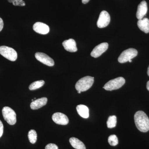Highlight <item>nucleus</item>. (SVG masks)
<instances>
[{"label":"nucleus","instance_id":"1","mask_svg":"<svg viewBox=\"0 0 149 149\" xmlns=\"http://www.w3.org/2000/svg\"><path fill=\"white\" fill-rule=\"evenodd\" d=\"M136 127L142 132L146 133L149 130V118L144 112L139 111L134 115Z\"/></svg>","mask_w":149,"mask_h":149},{"label":"nucleus","instance_id":"6","mask_svg":"<svg viewBox=\"0 0 149 149\" xmlns=\"http://www.w3.org/2000/svg\"><path fill=\"white\" fill-rule=\"evenodd\" d=\"M138 51L136 49L130 48L123 52L118 58L120 63H125L134 58L138 55Z\"/></svg>","mask_w":149,"mask_h":149},{"label":"nucleus","instance_id":"18","mask_svg":"<svg viewBox=\"0 0 149 149\" xmlns=\"http://www.w3.org/2000/svg\"><path fill=\"white\" fill-rule=\"evenodd\" d=\"M45 83V81L42 80L35 81L30 84L29 87V89L30 91L37 90V89L42 87Z\"/></svg>","mask_w":149,"mask_h":149},{"label":"nucleus","instance_id":"9","mask_svg":"<svg viewBox=\"0 0 149 149\" xmlns=\"http://www.w3.org/2000/svg\"><path fill=\"white\" fill-rule=\"evenodd\" d=\"M109 44L107 43H102L96 46L93 49L91 52V56L95 58L99 57L107 50Z\"/></svg>","mask_w":149,"mask_h":149},{"label":"nucleus","instance_id":"12","mask_svg":"<svg viewBox=\"0 0 149 149\" xmlns=\"http://www.w3.org/2000/svg\"><path fill=\"white\" fill-rule=\"evenodd\" d=\"M148 11V6L146 2L142 1L138 6V9L136 13V17L139 19L143 18Z\"/></svg>","mask_w":149,"mask_h":149},{"label":"nucleus","instance_id":"17","mask_svg":"<svg viewBox=\"0 0 149 149\" xmlns=\"http://www.w3.org/2000/svg\"><path fill=\"white\" fill-rule=\"evenodd\" d=\"M69 142L72 146L76 149H86L85 145L82 141L77 138L72 137L69 139Z\"/></svg>","mask_w":149,"mask_h":149},{"label":"nucleus","instance_id":"3","mask_svg":"<svg viewBox=\"0 0 149 149\" xmlns=\"http://www.w3.org/2000/svg\"><path fill=\"white\" fill-rule=\"evenodd\" d=\"M125 83V80L123 77H118L110 80L106 83L103 88L106 91H113L119 89L122 87Z\"/></svg>","mask_w":149,"mask_h":149},{"label":"nucleus","instance_id":"8","mask_svg":"<svg viewBox=\"0 0 149 149\" xmlns=\"http://www.w3.org/2000/svg\"><path fill=\"white\" fill-rule=\"evenodd\" d=\"M35 57L37 60L47 66H53L54 65V60L45 54L37 52L35 54Z\"/></svg>","mask_w":149,"mask_h":149},{"label":"nucleus","instance_id":"15","mask_svg":"<svg viewBox=\"0 0 149 149\" xmlns=\"http://www.w3.org/2000/svg\"><path fill=\"white\" fill-rule=\"evenodd\" d=\"M138 27L141 31L146 33L149 32V19L148 18H144L139 19L137 22Z\"/></svg>","mask_w":149,"mask_h":149},{"label":"nucleus","instance_id":"19","mask_svg":"<svg viewBox=\"0 0 149 149\" xmlns=\"http://www.w3.org/2000/svg\"><path fill=\"white\" fill-rule=\"evenodd\" d=\"M117 118L116 116H111L108 118L107 121V126L109 128H114L116 125Z\"/></svg>","mask_w":149,"mask_h":149},{"label":"nucleus","instance_id":"14","mask_svg":"<svg viewBox=\"0 0 149 149\" xmlns=\"http://www.w3.org/2000/svg\"><path fill=\"white\" fill-rule=\"evenodd\" d=\"M47 98L46 97L37 99L32 102L30 104V108L33 110L39 109L45 105L47 102Z\"/></svg>","mask_w":149,"mask_h":149},{"label":"nucleus","instance_id":"31","mask_svg":"<svg viewBox=\"0 0 149 149\" xmlns=\"http://www.w3.org/2000/svg\"><path fill=\"white\" fill-rule=\"evenodd\" d=\"M132 61V60H130V61H129V62H131Z\"/></svg>","mask_w":149,"mask_h":149},{"label":"nucleus","instance_id":"25","mask_svg":"<svg viewBox=\"0 0 149 149\" xmlns=\"http://www.w3.org/2000/svg\"><path fill=\"white\" fill-rule=\"evenodd\" d=\"M3 21L2 19L0 17V32L2 31L3 28Z\"/></svg>","mask_w":149,"mask_h":149},{"label":"nucleus","instance_id":"10","mask_svg":"<svg viewBox=\"0 0 149 149\" xmlns=\"http://www.w3.org/2000/svg\"><path fill=\"white\" fill-rule=\"evenodd\" d=\"M52 118L54 122L58 125H66L69 123V119L67 116L60 112L54 113Z\"/></svg>","mask_w":149,"mask_h":149},{"label":"nucleus","instance_id":"24","mask_svg":"<svg viewBox=\"0 0 149 149\" xmlns=\"http://www.w3.org/2000/svg\"><path fill=\"white\" fill-rule=\"evenodd\" d=\"M3 132V125L2 121L0 120V138L2 136Z\"/></svg>","mask_w":149,"mask_h":149},{"label":"nucleus","instance_id":"26","mask_svg":"<svg viewBox=\"0 0 149 149\" xmlns=\"http://www.w3.org/2000/svg\"><path fill=\"white\" fill-rule=\"evenodd\" d=\"M90 1V0H82V1L83 4H86Z\"/></svg>","mask_w":149,"mask_h":149},{"label":"nucleus","instance_id":"11","mask_svg":"<svg viewBox=\"0 0 149 149\" xmlns=\"http://www.w3.org/2000/svg\"><path fill=\"white\" fill-rule=\"evenodd\" d=\"M33 30L35 32L41 35H46L49 32V26L41 22H37L33 26Z\"/></svg>","mask_w":149,"mask_h":149},{"label":"nucleus","instance_id":"27","mask_svg":"<svg viewBox=\"0 0 149 149\" xmlns=\"http://www.w3.org/2000/svg\"><path fill=\"white\" fill-rule=\"evenodd\" d=\"M146 88L147 90L149 91V81L147 82Z\"/></svg>","mask_w":149,"mask_h":149},{"label":"nucleus","instance_id":"30","mask_svg":"<svg viewBox=\"0 0 149 149\" xmlns=\"http://www.w3.org/2000/svg\"><path fill=\"white\" fill-rule=\"evenodd\" d=\"M77 93H79V94H80V93H81V91H77Z\"/></svg>","mask_w":149,"mask_h":149},{"label":"nucleus","instance_id":"7","mask_svg":"<svg viewBox=\"0 0 149 149\" xmlns=\"http://www.w3.org/2000/svg\"><path fill=\"white\" fill-rule=\"evenodd\" d=\"M110 22V16L109 14L106 11L103 10L100 14L97 22V26L100 28H104L109 25Z\"/></svg>","mask_w":149,"mask_h":149},{"label":"nucleus","instance_id":"29","mask_svg":"<svg viewBox=\"0 0 149 149\" xmlns=\"http://www.w3.org/2000/svg\"><path fill=\"white\" fill-rule=\"evenodd\" d=\"M147 73H148V75L149 76V66L148 68V71H147Z\"/></svg>","mask_w":149,"mask_h":149},{"label":"nucleus","instance_id":"32","mask_svg":"<svg viewBox=\"0 0 149 149\" xmlns=\"http://www.w3.org/2000/svg\"><path fill=\"white\" fill-rule=\"evenodd\" d=\"M34 101V99H32V102Z\"/></svg>","mask_w":149,"mask_h":149},{"label":"nucleus","instance_id":"2","mask_svg":"<svg viewBox=\"0 0 149 149\" xmlns=\"http://www.w3.org/2000/svg\"><path fill=\"white\" fill-rule=\"evenodd\" d=\"M94 79V77L90 76H85L81 78L75 84V89L77 91L81 92L88 91L93 85Z\"/></svg>","mask_w":149,"mask_h":149},{"label":"nucleus","instance_id":"16","mask_svg":"<svg viewBox=\"0 0 149 149\" xmlns=\"http://www.w3.org/2000/svg\"><path fill=\"white\" fill-rule=\"evenodd\" d=\"M76 110L78 114L83 118H87L89 116V110L88 108L84 105L80 104L76 107Z\"/></svg>","mask_w":149,"mask_h":149},{"label":"nucleus","instance_id":"33","mask_svg":"<svg viewBox=\"0 0 149 149\" xmlns=\"http://www.w3.org/2000/svg\"><path fill=\"white\" fill-rule=\"evenodd\" d=\"M34 99H35H35H36V98L35 97V98H34Z\"/></svg>","mask_w":149,"mask_h":149},{"label":"nucleus","instance_id":"13","mask_svg":"<svg viewBox=\"0 0 149 149\" xmlns=\"http://www.w3.org/2000/svg\"><path fill=\"white\" fill-rule=\"evenodd\" d=\"M62 45L65 49L68 52H75L77 50L76 42L73 39H70L69 40H65L62 43Z\"/></svg>","mask_w":149,"mask_h":149},{"label":"nucleus","instance_id":"5","mask_svg":"<svg viewBox=\"0 0 149 149\" xmlns=\"http://www.w3.org/2000/svg\"><path fill=\"white\" fill-rule=\"evenodd\" d=\"M0 54L10 61H15L17 59V54L16 51L12 48L7 46L0 47Z\"/></svg>","mask_w":149,"mask_h":149},{"label":"nucleus","instance_id":"21","mask_svg":"<svg viewBox=\"0 0 149 149\" xmlns=\"http://www.w3.org/2000/svg\"><path fill=\"white\" fill-rule=\"evenodd\" d=\"M108 142L109 145L112 146H115L118 143V139L117 136L115 135L109 136L108 138Z\"/></svg>","mask_w":149,"mask_h":149},{"label":"nucleus","instance_id":"20","mask_svg":"<svg viewBox=\"0 0 149 149\" xmlns=\"http://www.w3.org/2000/svg\"><path fill=\"white\" fill-rule=\"evenodd\" d=\"M29 142L32 144H35L37 141V133L35 130H29L28 134Z\"/></svg>","mask_w":149,"mask_h":149},{"label":"nucleus","instance_id":"4","mask_svg":"<svg viewBox=\"0 0 149 149\" xmlns=\"http://www.w3.org/2000/svg\"><path fill=\"white\" fill-rule=\"evenodd\" d=\"M2 114L4 119L10 125H14L17 121L16 114L11 108L4 107L2 109Z\"/></svg>","mask_w":149,"mask_h":149},{"label":"nucleus","instance_id":"23","mask_svg":"<svg viewBox=\"0 0 149 149\" xmlns=\"http://www.w3.org/2000/svg\"><path fill=\"white\" fill-rule=\"evenodd\" d=\"M45 149H58V148L56 144L50 143L46 146Z\"/></svg>","mask_w":149,"mask_h":149},{"label":"nucleus","instance_id":"28","mask_svg":"<svg viewBox=\"0 0 149 149\" xmlns=\"http://www.w3.org/2000/svg\"><path fill=\"white\" fill-rule=\"evenodd\" d=\"M15 1V0H8V1L10 3H13L14 1Z\"/></svg>","mask_w":149,"mask_h":149},{"label":"nucleus","instance_id":"22","mask_svg":"<svg viewBox=\"0 0 149 149\" xmlns=\"http://www.w3.org/2000/svg\"><path fill=\"white\" fill-rule=\"evenodd\" d=\"M13 4L15 6H25V3L23 0H15L13 2Z\"/></svg>","mask_w":149,"mask_h":149}]
</instances>
